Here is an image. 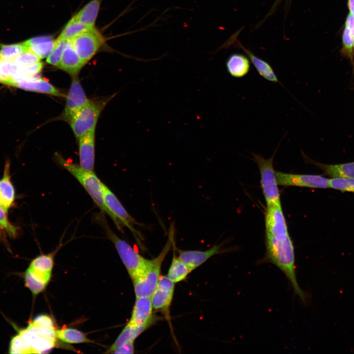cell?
<instances>
[{
	"label": "cell",
	"instance_id": "6da1fadb",
	"mask_svg": "<svg viewBox=\"0 0 354 354\" xmlns=\"http://www.w3.org/2000/svg\"><path fill=\"white\" fill-rule=\"evenodd\" d=\"M265 220L266 251L262 261L278 268L286 276L295 295L306 304L308 295L297 280L295 247L281 204L266 206Z\"/></svg>",
	"mask_w": 354,
	"mask_h": 354
},
{
	"label": "cell",
	"instance_id": "7a4b0ae2",
	"mask_svg": "<svg viewBox=\"0 0 354 354\" xmlns=\"http://www.w3.org/2000/svg\"><path fill=\"white\" fill-rule=\"evenodd\" d=\"M56 331L50 317L46 315L37 316L26 327L20 329L11 338L8 353H47L55 346Z\"/></svg>",
	"mask_w": 354,
	"mask_h": 354
},
{
	"label": "cell",
	"instance_id": "3957f363",
	"mask_svg": "<svg viewBox=\"0 0 354 354\" xmlns=\"http://www.w3.org/2000/svg\"><path fill=\"white\" fill-rule=\"evenodd\" d=\"M168 239L160 254L152 260H148L139 273L132 279L136 297L150 296L161 276L162 264L175 242V228L171 225Z\"/></svg>",
	"mask_w": 354,
	"mask_h": 354
},
{
	"label": "cell",
	"instance_id": "277c9868",
	"mask_svg": "<svg viewBox=\"0 0 354 354\" xmlns=\"http://www.w3.org/2000/svg\"><path fill=\"white\" fill-rule=\"evenodd\" d=\"M55 155L58 163L79 181L95 205L103 212L108 214L114 222L113 215L105 205L103 191V183L94 171L85 170L79 164L69 161L59 154Z\"/></svg>",
	"mask_w": 354,
	"mask_h": 354
},
{
	"label": "cell",
	"instance_id": "5b68a950",
	"mask_svg": "<svg viewBox=\"0 0 354 354\" xmlns=\"http://www.w3.org/2000/svg\"><path fill=\"white\" fill-rule=\"evenodd\" d=\"M253 159L260 171V184L266 206L281 205L280 194L278 188L276 171L273 167L275 152L268 159L261 155L253 153Z\"/></svg>",
	"mask_w": 354,
	"mask_h": 354
},
{
	"label": "cell",
	"instance_id": "8992f818",
	"mask_svg": "<svg viewBox=\"0 0 354 354\" xmlns=\"http://www.w3.org/2000/svg\"><path fill=\"white\" fill-rule=\"evenodd\" d=\"M103 191L105 205L114 217V223L118 229L123 232V226L127 228L140 245H142L143 236L135 225H141L127 212L115 194L104 183Z\"/></svg>",
	"mask_w": 354,
	"mask_h": 354
},
{
	"label": "cell",
	"instance_id": "52a82bcc",
	"mask_svg": "<svg viewBox=\"0 0 354 354\" xmlns=\"http://www.w3.org/2000/svg\"><path fill=\"white\" fill-rule=\"evenodd\" d=\"M102 224L107 236L115 245L119 256L132 280L144 267L148 259L137 252L126 241L118 237L106 225V222Z\"/></svg>",
	"mask_w": 354,
	"mask_h": 354
},
{
	"label": "cell",
	"instance_id": "ba28073f",
	"mask_svg": "<svg viewBox=\"0 0 354 354\" xmlns=\"http://www.w3.org/2000/svg\"><path fill=\"white\" fill-rule=\"evenodd\" d=\"M103 105L89 101L71 119L69 123L77 139L95 129Z\"/></svg>",
	"mask_w": 354,
	"mask_h": 354
},
{
	"label": "cell",
	"instance_id": "9c48e42d",
	"mask_svg": "<svg viewBox=\"0 0 354 354\" xmlns=\"http://www.w3.org/2000/svg\"><path fill=\"white\" fill-rule=\"evenodd\" d=\"M70 41L84 64L92 58L104 42L102 35L94 27L88 29Z\"/></svg>",
	"mask_w": 354,
	"mask_h": 354
},
{
	"label": "cell",
	"instance_id": "30bf717a",
	"mask_svg": "<svg viewBox=\"0 0 354 354\" xmlns=\"http://www.w3.org/2000/svg\"><path fill=\"white\" fill-rule=\"evenodd\" d=\"M175 290V283L167 276L161 275L155 290L150 296L153 308L170 320V308Z\"/></svg>",
	"mask_w": 354,
	"mask_h": 354
},
{
	"label": "cell",
	"instance_id": "8fae6325",
	"mask_svg": "<svg viewBox=\"0 0 354 354\" xmlns=\"http://www.w3.org/2000/svg\"><path fill=\"white\" fill-rule=\"evenodd\" d=\"M278 185L310 188L329 187V179L320 175L295 174L276 171Z\"/></svg>",
	"mask_w": 354,
	"mask_h": 354
},
{
	"label": "cell",
	"instance_id": "7c38bea8",
	"mask_svg": "<svg viewBox=\"0 0 354 354\" xmlns=\"http://www.w3.org/2000/svg\"><path fill=\"white\" fill-rule=\"evenodd\" d=\"M72 77L66 105L61 115L62 119L68 122L89 101L86 95L77 76Z\"/></svg>",
	"mask_w": 354,
	"mask_h": 354
},
{
	"label": "cell",
	"instance_id": "4fadbf2b",
	"mask_svg": "<svg viewBox=\"0 0 354 354\" xmlns=\"http://www.w3.org/2000/svg\"><path fill=\"white\" fill-rule=\"evenodd\" d=\"M153 309L150 296L136 297L131 318L127 324L140 326L148 323L154 324L158 318L153 314Z\"/></svg>",
	"mask_w": 354,
	"mask_h": 354
},
{
	"label": "cell",
	"instance_id": "5bb4252c",
	"mask_svg": "<svg viewBox=\"0 0 354 354\" xmlns=\"http://www.w3.org/2000/svg\"><path fill=\"white\" fill-rule=\"evenodd\" d=\"M222 244L214 245L205 251L183 250L177 249L178 258L191 271L203 264L211 257L224 252Z\"/></svg>",
	"mask_w": 354,
	"mask_h": 354
},
{
	"label": "cell",
	"instance_id": "9a60e30c",
	"mask_svg": "<svg viewBox=\"0 0 354 354\" xmlns=\"http://www.w3.org/2000/svg\"><path fill=\"white\" fill-rule=\"evenodd\" d=\"M95 130L78 139L79 165L88 171H93L94 167Z\"/></svg>",
	"mask_w": 354,
	"mask_h": 354
},
{
	"label": "cell",
	"instance_id": "2e32d148",
	"mask_svg": "<svg viewBox=\"0 0 354 354\" xmlns=\"http://www.w3.org/2000/svg\"><path fill=\"white\" fill-rule=\"evenodd\" d=\"M301 154L306 162L315 165L322 170L325 175L332 178H354V162L338 164H325L311 159L302 151Z\"/></svg>",
	"mask_w": 354,
	"mask_h": 354
},
{
	"label": "cell",
	"instance_id": "e0dca14e",
	"mask_svg": "<svg viewBox=\"0 0 354 354\" xmlns=\"http://www.w3.org/2000/svg\"><path fill=\"white\" fill-rule=\"evenodd\" d=\"M15 199V191L10 173V163L5 164L3 174L0 179V206L7 212Z\"/></svg>",
	"mask_w": 354,
	"mask_h": 354
},
{
	"label": "cell",
	"instance_id": "ac0fdd59",
	"mask_svg": "<svg viewBox=\"0 0 354 354\" xmlns=\"http://www.w3.org/2000/svg\"><path fill=\"white\" fill-rule=\"evenodd\" d=\"M84 65L74 49L70 41H68L63 50L59 68L74 77L78 75Z\"/></svg>",
	"mask_w": 354,
	"mask_h": 354
},
{
	"label": "cell",
	"instance_id": "d6986e66",
	"mask_svg": "<svg viewBox=\"0 0 354 354\" xmlns=\"http://www.w3.org/2000/svg\"><path fill=\"white\" fill-rule=\"evenodd\" d=\"M251 61L245 54L235 53L230 55L226 61L227 70L232 77L243 78L247 75L251 68Z\"/></svg>",
	"mask_w": 354,
	"mask_h": 354
},
{
	"label": "cell",
	"instance_id": "ffe728a7",
	"mask_svg": "<svg viewBox=\"0 0 354 354\" xmlns=\"http://www.w3.org/2000/svg\"><path fill=\"white\" fill-rule=\"evenodd\" d=\"M21 89L44 93L58 96L63 95L47 81L37 77H31L16 83L14 86Z\"/></svg>",
	"mask_w": 354,
	"mask_h": 354
},
{
	"label": "cell",
	"instance_id": "44dd1931",
	"mask_svg": "<svg viewBox=\"0 0 354 354\" xmlns=\"http://www.w3.org/2000/svg\"><path fill=\"white\" fill-rule=\"evenodd\" d=\"M51 277V274L28 267L24 273L25 285L33 295H36L44 290Z\"/></svg>",
	"mask_w": 354,
	"mask_h": 354
},
{
	"label": "cell",
	"instance_id": "7402d4cb",
	"mask_svg": "<svg viewBox=\"0 0 354 354\" xmlns=\"http://www.w3.org/2000/svg\"><path fill=\"white\" fill-rule=\"evenodd\" d=\"M249 58L251 63L259 73V74L266 80L273 83H279L281 85L277 76L275 74L271 65L265 60L256 56L253 53L246 49L241 44L238 46Z\"/></svg>",
	"mask_w": 354,
	"mask_h": 354
},
{
	"label": "cell",
	"instance_id": "603a6c76",
	"mask_svg": "<svg viewBox=\"0 0 354 354\" xmlns=\"http://www.w3.org/2000/svg\"><path fill=\"white\" fill-rule=\"evenodd\" d=\"M153 324V323H148L140 326H132L127 324L105 353H113L115 350L122 345L134 341L141 333Z\"/></svg>",
	"mask_w": 354,
	"mask_h": 354
},
{
	"label": "cell",
	"instance_id": "cb8c5ba5",
	"mask_svg": "<svg viewBox=\"0 0 354 354\" xmlns=\"http://www.w3.org/2000/svg\"><path fill=\"white\" fill-rule=\"evenodd\" d=\"M102 0H91L75 15L76 19L88 27H94Z\"/></svg>",
	"mask_w": 354,
	"mask_h": 354
},
{
	"label": "cell",
	"instance_id": "d4e9b609",
	"mask_svg": "<svg viewBox=\"0 0 354 354\" xmlns=\"http://www.w3.org/2000/svg\"><path fill=\"white\" fill-rule=\"evenodd\" d=\"M190 272L188 266L174 254L167 274L169 279L174 283H178L184 280Z\"/></svg>",
	"mask_w": 354,
	"mask_h": 354
},
{
	"label": "cell",
	"instance_id": "484cf974",
	"mask_svg": "<svg viewBox=\"0 0 354 354\" xmlns=\"http://www.w3.org/2000/svg\"><path fill=\"white\" fill-rule=\"evenodd\" d=\"M56 333L57 338L67 343L80 344L90 341L85 333L75 328H62L56 330Z\"/></svg>",
	"mask_w": 354,
	"mask_h": 354
},
{
	"label": "cell",
	"instance_id": "4316f807",
	"mask_svg": "<svg viewBox=\"0 0 354 354\" xmlns=\"http://www.w3.org/2000/svg\"><path fill=\"white\" fill-rule=\"evenodd\" d=\"M88 29L89 28L82 23L74 16L66 24L59 37L70 41Z\"/></svg>",
	"mask_w": 354,
	"mask_h": 354
},
{
	"label": "cell",
	"instance_id": "83f0119b",
	"mask_svg": "<svg viewBox=\"0 0 354 354\" xmlns=\"http://www.w3.org/2000/svg\"><path fill=\"white\" fill-rule=\"evenodd\" d=\"M54 266V255L52 253L37 256L30 262L29 267L46 274H51Z\"/></svg>",
	"mask_w": 354,
	"mask_h": 354
},
{
	"label": "cell",
	"instance_id": "f1b7e54d",
	"mask_svg": "<svg viewBox=\"0 0 354 354\" xmlns=\"http://www.w3.org/2000/svg\"><path fill=\"white\" fill-rule=\"evenodd\" d=\"M28 51H29V47L25 42L10 45H1L0 59L12 61L19 55Z\"/></svg>",
	"mask_w": 354,
	"mask_h": 354
},
{
	"label": "cell",
	"instance_id": "f546056e",
	"mask_svg": "<svg viewBox=\"0 0 354 354\" xmlns=\"http://www.w3.org/2000/svg\"><path fill=\"white\" fill-rule=\"evenodd\" d=\"M68 41L59 37L55 41L53 48L47 57L46 62L53 66H59L62 55Z\"/></svg>",
	"mask_w": 354,
	"mask_h": 354
},
{
	"label": "cell",
	"instance_id": "4dcf8cb0",
	"mask_svg": "<svg viewBox=\"0 0 354 354\" xmlns=\"http://www.w3.org/2000/svg\"><path fill=\"white\" fill-rule=\"evenodd\" d=\"M342 53L343 56L349 59L353 64L354 58V40L350 31L345 26L342 35Z\"/></svg>",
	"mask_w": 354,
	"mask_h": 354
},
{
	"label": "cell",
	"instance_id": "1f68e13d",
	"mask_svg": "<svg viewBox=\"0 0 354 354\" xmlns=\"http://www.w3.org/2000/svg\"><path fill=\"white\" fill-rule=\"evenodd\" d=\"M55 41L51 37L48 39L29 46V51L35 54L40 59L47 57L50 54Z\"/></svg>",
	"mask_w": 354,
	"mask_h": 354
},
{
	"label": "cell",
	"instance_id": "d6a6232c",
	"mask_svg": "<svg viewBox=\"0 0 354 354\" xmlns=\"http://www.w3.org/2000/svg\"><path fill=\"white\" fill-rule=\"evenodd\" d=\"M329 187L343 192H354V178L332 177L329 179Z\"/></svg>",
	"mask_w": 354,
	"mask_h": 354
},
{
	"label": "cell",
	"instance_id": "836d02e7",
	"mask_svg": "<svg viewBox=\"0 0 354 354\" xmlns=\"http://www.w3.org/2000/svg\"><path fill=\"white\" fill-rule=\"evenodd\" d=\"M6 213L0 206V227L9 236L15 238L19 233V228L10 223Z\"/></svg>",
	"mask_w": 354,
	"mask_h": 354
},
{
	"label": "cell",
	"instance_id": "e575fe53",
	"mask_svg": "<svg viewBox=\"0 0 354 354\" xmlns=\"http://www.w3.org/2000/svg\"><path fill=\"white\" fill-rule=\"evenodd\" d=\"M20 66L10 60H0V71L12 81L19 71ZM11 85V86H12Z\"/></svg>",
	"mask_w": 354,
	"mask_h": 354
},
{
	"label": "cell",
	"instance_id": "d590c367",
	"mask_svg": "<svg viewBox=\"0 0 354 354\" xmlns=\"http://www.w3.org/2000/svg\"><path fill=\"white\" fill-rule=\"evenodd\" d=\"M40 59L32 52L28 51L22 53L14 59L19 66H25L38 63Z\"/></svg>",
	"mask_w": 354,
	"mask_h": 354
},
{
	"label": "cell",
	"instance_id": "8d00e7d4",
	"mask_svg": "<svg viewBox=\"0 0 354 354\" xmlns=\"http://www.w3.org/2000/svg\"><path fill=\"white\" fill-rule=\"evenodd\" d=\"M133 353H134V341L122 345L113 352V354H132Z\"/></svg>",
	"mask_w": 354,
	"mask_h": 354
},
{
	"label": "cell",
	"instance_id": "74e56055",
	"mask_svg": "<svg viewBox=\"0 0 354 354\" xmlns=\"http://www.w3.org/2000/svg\"><path fill=\"white\" fill-rule=\"evenodd\" d=\"M345 26L347 27L350 31L353 38L354 44V17L350 13L347 16ZM352 65L353 66V73L354 74V58Z\"/></svg>",
	"mask_w": 354,
	"mask_h": 354
},
{
	"label": "cell",
	"instance_id": "f35d334b",
	"mask_svg": "<svg viewBox=\"0 0 354 354\" xmlns=\"http://www.w3.org/2000/svg\"><path fill=\"white\" fill-rule=\"evenodd\" d=\"M348 6L350 14L354 17V0H348Z\"/></svg>",
	"mask_w": 354,
	"mask_h": 354
},
{
	"label": "cell",
	"instance_id": "ab89813d",
	"mask_svg": "<svg viewBox=\"0 0 354 354\" xmlns=\"http://www.w3.org/2000/svg\"><path fill=\"white\" fill-rule=\"evenodd\" d=\"M3 230L0 227V239L1 240L4 239V237H5L4 232H3Z\"/></svg>",
	"mask_w": 354,
	"mask_h": 354
},
{
	"label": "cell",
	"instance_id": "60d3db41",
	"mask_svg": "<svg viewBox=\"0 0 354 354\" xmlns=\"http://www.w3.org/2000/svg\"></svg>",
	"mask_w": 354,
	"mask_h": 354
}]
</instances>
